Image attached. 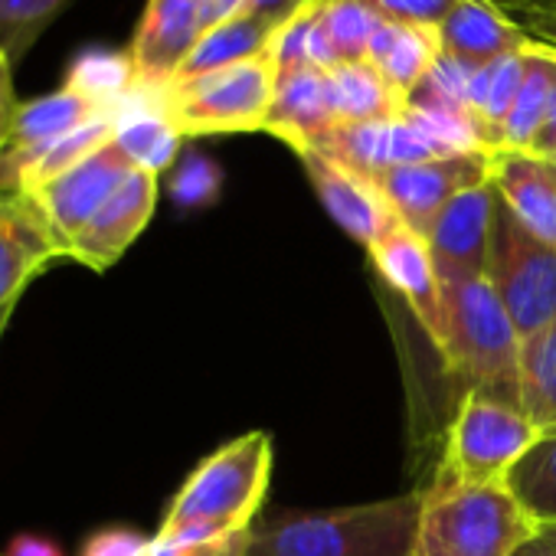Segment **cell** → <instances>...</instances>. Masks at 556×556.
I'll return each instance as SVG.
<instances>
[{
    "label": "cell",
    "mask_w": 556,
    "mask_h": 556,
    "mask_svg": "<svg viewBox=\"0 0 556 556\" xmlns=\"http://www.w3.org/2000/svg\"><path fill=\"white\" fill-rule=\"evenodd\" d=\"M4 556H63V553H60V546H56V543H50V540H43V536L27 533V536L11 540V546L4 549Z\"/></svg>",
    "instance_id": "obj_41"
},
{
    "label": "cell",
    "mask_w": 556,
    "mask_h": 556,
    "mask_svg": "<svg viewBox=\"0 0 556 556\" xmlns=\"http://www.w3.org/2000/svg\"><path fill=\"white\" fill-rule=\"evenodd\" d=\"M439 56H442V40L439 30L429 27H406V24L383 21L370 43V63L406 102L429 79Z\"/></svg>",
    "instance_id": "obj_22"
},
{
    "label": "cell",
    "mask_w": 556,
    "mask_h": 556,
    "mask_svg": "<svg viewBox=\"0 0 556 556\" xmlns=\"http://www.w3.org/2000/svg\"><path fill=\"white\" fill-rule=\"evenodd\" d=\"M543 536H546V540H549V543L556 546V527H549V530H543Z\"/></svg>",
    "instance_id": "obj_46"
},
{
    "label": "cell",
    "mask_w": 556,
    "mask_h": 556,
    "mask_svg": "<svg viewBox=\"0 0 556 556\" xmlns=\"http://www.w3.org/2000/svg\"><path fill=\"white\" fill-rule=\"evenodd\" d=\"M520 409L543 435L556 432V321L520 348Z\"/></svg>",
    "instance_id": "obj_29"
},
{
    "label": "cell",
    "mask_w": 556,
    "mask_h": 556,
    "mask_svg": "<svg viewBox=\"0 0 556 556\" xmlns=\"http://www.w3.org/2000/svg\"><path fill=\"white\" fill-rule=\"evenodd\" d=\"M102 115H115V112L89 102L86 96H79V92H73L66 86L50 92V96H43V99L21 102L11 144H8L4 157H0V170L34 157L37 151L50 148L53 141L73 135L76 128H83V125H89V122H96Z\"/></svg>",
    "instance_id": "obj_20"
},
{
    "label": "cell",
    "mask_w": 556,
    "mask_h": 556,
    "mask_svg": "<svg viewBox=\"0 0 556 556\" xmlns=\"http://www.w3.org/2000/svg\"><path fill=\"white\" fill-rule=\"evenodd\" d=\"M154 206H157V174L135 167L125 177V184L112 193V200L92 216V223L70 242L66 258H76L92 271H109L144 232V226L154 216Z\"/></svg>",
    "instance_id": "obj_15"
},
{
    "label": "cell",
    "mask_w": 556,
    "mask_h": 556,
    "mask_svg": "<svg viewBox=\"0 0 556 556\" xmlns=\"http://www.w3.org/2000/svg\"><path fill=\"white\" fill-rule=\"evenodd\" d=\"M325 24H328V37H331L338 60L364 63L370 60V43L383 17L367 0H325Z\"/></svg>",
    "instance_id": "obj_31"
},
{
    "label": "cell",
    "mask_w": 556,
    "mask_h": 556,
    "mask_svg": "<svg viewBox=\"0 0 556 556\" xmlns=\"http://www.w3.org/2000/svg\"><path fill=\"white\" fill-rule=\"evenodd\" d=\"M374 268L383 282L413 308L422 331L435 348L445 341V292L435 268V258L429 252L426 236L413 232L409 226L396 223L380 242L367 249Z\"/></svg>",
    "instance_id": "obj_12"
},
{
    "label": "cell",
    "mask_w": 556,
    "mask_h": 556,
    "mask_svg": "<svg viewBox=\"0 0 556 556\" xmlns=\"http://www.w3.org/2000/svg\"><path fill=\"white\" fill-rule=\"evenodd\" d=\"M501 197L494 184H478L465 193H458L429 226L426 242L435 258L442 282L455 278H481L488 275V255H491V236L497 219Z\"/></svg>",
    "instance_id": "obj_11"
},
{
    "label": "cell",
    "mask_w": 556,
    "mask_h": 556,
    "mask_svg": "<svg viewBox=\"0 0 556 556\" xmlns=\"http://www.w3.org/2000/svg\"><path fill=\"white\" fill-rule=\"evenodd\" d=\"M367 4L390 24L439 30L462 0H367Z\"/></svg>",
    "instance_id": "obj_33"
},
{
    "label": "cell",
    "mask_w": 556,
    "mask_h": 556,
    "mask_svg": "<svg viewBox=\"0 0 556 556\" xmlns=\"http://www.w3.org/2000/svg\"><path fill=\"white\" fill-rule=\"evenodd\" d=\"M520 507L543 530L556 527V432L540 435L504 478Z\"/></svg>",
    "instance_id": "obj_30"
},
{
    "label": "cell",
    "mask_w": 556,
    "mask_h": 556,
    "mask_svg": "<svg viewBox=\"0 0 556 556\" xmlns=\"http://www.w3.org/2000/svg\"><path fill=\"white\" fill-rule=\"evenodd\" d=\"M14 312H17V305H11V308L0 312V341H4V334H8V328H11V318H14Z\"/></svg>",
    "instance_id": "obj_45"
},
{
    "label": "cell",
    "mask_w": 556,
    "mask_h": 556,
    "mask_svg": "<svg viewBox=\"0 0 556 556\" xmlns=\"http://www.w3.org/2000/svg\"><path fill=\"white\" fill-rule=\"evenodd\" d=\"M422 491L334 510L289 514L255 530L249 556H409Z\"/></svg>",
    "instance_id": "obj_3"
},
{
    "label": "cell",
    "mask_w": 556,
    "mask_h": 556,
    "mask_svg": "<svg viewBox=\"0 0 556 556\" xmlns=\"http://www.w3.org/2000/svg\"><path fill=\"white\" fill-rule=\"evenodd\" d=\"M338 128L328 73L321 70H295L278 73L275 96L265 115L262 131L286 141L295 154L318 148Z\"/></svg>",
    "instance_id": "obj_17"
},
{
    "label": "cell",
    "mask_w": 556,
    "mask_h": 556,
    "mask_svg": "<svg viewBox=\"0 0 556 556\" xmlns=\"http://www.w3.org/2000/svg\"><path fill=\"white\" fill-rule=\"evenodd\" d=\"M299 161H302L318 200L331 213V219L351 239H357L364 249L380 242L400 223L396 213L390 210L383 190L374 180H367L364 174L338 164L334 157H328L321 151H302Z\"/></svg>",
    "instance_id": "obj_14"
},
{
    "label": "cell",
    "mask_w": 556,
    "mask_h": 556,
    "mask_svg": "<svg viewBox=\"0 0 556 556\" xmlns=\"http://www.w3.org/2000/svg\"><path fill=\"white\" fill-rule=\"evenodd\" d=\"M70 0H0V50L17 66Z\"/></svg>",
    "instance_id": "obj_32"
},
{
    "label": "cell",
    "mask_w": 556,
    "mask_h": 556,
    "mask_svg": "<svg viewBox=\"0 0 556 556\" xmlns=\"http://www.w3.org/2000/svg\"><path fill=\"white\" fill-rule=\"evenodd\" d=\"M271 478V435L245 432L206 455L174 494L157 540H210L252 530Z\"/></svg>",
    "instance_id": "obj_1"
},
{
    "label": "cell",
    "mask_w": 556,
    "mask_h": 556,
    "mask_svg": "<svg viewBox=\"0 0 556 556\" xmlns=\"http://www.w3.org/2000/svg\"><path fill=\"white\" fill-rule=\"evenodd\" d=\"M543 432L520 406L484 393H465L448 426L442 475L471 484H497Z\"/></svg>",
    "instance_id": "obj_6"
},
{
    "label": "cell",
    "mask_w": 556,
    "mask_h": 556,
    "mask_svg": "<svg viewBox=\"0 0 556 556\" xmlns=\"http://www.w3.org/2000/svg\"><path fill=\"white\" fill-rule=\"evenodd\" d=\"M553 83H556V47L530 40L523 83H520V89L514 96V105H510V112L504 118L497 151H530L533 148L536 135L543 128L546 109H549Z\"/></svg>",
    "instance_id": "obj_24"
},
{
    "label": "cell",
    "mask_w": 556,
    "mask_h": 556,
    "mask_svg": "<svg viewBox=\"0 0 556 556\" xmlns=\"http://www.w3.org/2000/svg\"><path fill=\"white\" fill-rule=\"evenodd\" d=\"M491 184L504 210L536 239L556 245V174L530 151H494Z\"/></svg>",
    "instance_id": "obj_18"
},
{
    "label": "cell",
    "mask_w": 556,
    "mask_h": 556,
    "mask_svg": "<svg viewBox=\"0 0 556 556\" xmlns=\"http://www.w3.org/2000/svg\"><path fill=\"white\" fill-rule=\"evenodd\" d=\"M533 40V37H530ZM530 47V43H527ZM527 47L504 53L494 63H484L475 70L471 86H468V112L475 115V122L484 131V141L491 151L501 148V128L504 118L514 105V96L523 83V70H527Z\"/></svg>",
    "instance_id": "obj_25"
},
{
    "label": "cell",
    "mask_w": 556,
    "mask_h": 556,
    "mask_svg": "<svg viewBox=\"0 0 556 556\" xmlns=\"http://www.w3.org/2000/svg\"><path fill=\"white\" fill-rule=\"evenodd\" d=\"M0 556H4V553H0Z\"/></svg>",
    "instance_id": "obj_48"
},
{
    "label": "cell",
    "mask_w": 556,
    "mask_h": 556,
    "mask_svg": "<svg viewBox=\"0 0 556 556\" xmlns=\"http://www.w3.org/2000/svg\"><path fill=\"white\" fill-rule=\"evenodd\" d=\"M328 89H331L338 128L390 122L406 112V99L393 92V86L380 76V70L370 60L338 63L328 73Z\"/></svg>",
    "instance_id": "obj_23"
},
{
    "label": "cell",
    "mask_w": 556,
    "mask_h": 556,
    "mask_svg": "<svg viewBox=\"0 0 556 556\" xmlns=\"http://www.w3.org/2000/svg\"><path fill=\"white\" fill-rule=\"evenodd\" d=\"M484 278L507 308L520 341L556 321V245L523 229L504 203L497 206Z\"/></svg>",
    "instance_id": "obj_7"
},
{
    "label": "cell",
    "mask_w": 556,
    "mask_h": 556,
    "mask_svg": "<svg viewBox=\"0 0 556 556\" xmlns=\"http://www.w3.org/2000/svg\"><path fill=\"white\" fill-rule=\"evenodd\" d=\"M491 154L494 151H458L432 161H416L393 167L377 177L390 210L403 226L426 236L435 216L465 190L491 180Z\"/></svg>",
    "instance_id": "obj_8"
},
{
    "label": "cell",
    "mask_w": 556,
    "mask_h": 556,
    "mask_svg": "<svg viewBox=\"0 0 556 556\" xmlns=\"http://www.w3.org/2000/svg\"><path fill=\"white\" fill-rule=\"evenodd\" d=\"M520 14H556V0H514Z\"/></svg>",
    "instance_id": "obj_44"
},
{
    "label": "cell",
    "mask_w": 556,
    "mask_h": 556,
    "mask_svg": "<svg viewBox=\"0 0 556 556\" xmlns=\"http://www.w3.org/2000/svg\"><path fill=\"white\" fill-rule=\"evenodd\" d=\"M546 161H549V167H553V174H556V151H553V154H549Z\"/></svg>",
    "instance_id": "obj_47"
},
{
    "label": "cell",
    "mask_w": 556,
    "mask_h": 556,
    "mask_svg": "<svg viewBox=\"0 0 556 556\" xmlns=\"http://www.w3.org/2000/svg\"><path fill=\"white\" fill-rule=\"evenodd\" d=\"M53 258H63V245L30 197L0 193V312L17 305Z\"/></svg>",
    "instance_id": "obj_16"
},
{
    "label": "cell",
    "mask_w": 556,
    "mask_h": 556,
    "mask_svg": "<svg viewBox=\"0 0 556 556\" xmlns=\"http://www.w3.org/2000/svg\"><path fill=\"white\" fill-rule=\"evenodd\" d=\"M514 556H556V546H553V543H549V540L540 533V536H533L527 546H520Z\"/></svg>",
    "instance_id": "obj_43"
},
{
    "label": "cell",
    "mask_w": 556,
    "mask_h": 556,
    "mask_svg": "<svg viewBox=\"0 0 556 556\" xmlns=\"http://www.w3.org/2000/svg\"><path fill=\"white\" fill-rule=\"evenodd\" d=\"M275 34H278V27H271V24L252 17V14L226 21V24H219V27H213V30H206L200 37L197 50L190 53V60L184 63L177 79H190V76H203V73H213V70H223V66L255 60V56L271 50Z\"/></svg>",
    "instance_id": "obj_26"
},
{
    "label": "cell",
    "mask_w": 556,
    "mask_h": 556,
    "mask_svg": "<svg viewBox=\"0 0 556 556\" xmlns=\"http://www.w3.org/2000/svg\"><path fill=\"white\" fill-rule=\"evenodd\" d=\"M308 4H315V0H249V11L252 17L271 24V27H282L289 24L299 11H305Z\"/></svg>",
    "instance_id": "obj_37"
},
{
    "label": "cell",
    "mask_w": 556,
    "mask_h": 556,
    "mask_svg": "<svg viewBox=\"0 0 556 556\" xmlns=\"http://www.w3.org/2000/svg\"><path fill=\"white\" fill-rule=\"evenodd\" d=\"M249 11V0H206V30L236 21Z\"/></svg>",
    "instance_id": "obj_40"
},
{
    "label": "cell",
    "mask_w": 556,
    "mask_h": 556,
    "mask_svg": "<svg viewBox=\"0 0 556 556\" xmlns=\"http://www.w3.org/2000/svg\"><path fill=\"white\" fill-rule=\"evenodd\" d=\"M312 151H321V154L334 157L338 164L364 174L374 184H377L380 174H387L393 167L416 164V161H432V157H442V154H458V151L442 148L435 138H429L416 122L406 118V112L400 118H390V122L334 128Z\"/></svg>",
    "instance_id": "obj_13"
},
{
    "label": "cell",
    "mask_w": 556,
    "mask_h": 556,
    "mask_svg": "<svg viewBox=\"0 0 556 556\" xmlns=\"http://www.w3.org/2000/svg\"><path fill=\"white\" fill-rule=\"evenodd\" d=\"M533 536L540 527L504 481L471 484L439 471L435 484L422 491L409 556H514Z\"/></svg>",
    "instance_id": "obj_2"
},
{
    "label": "cell",
    "mask_w": 556,
    "mask_h": 556,
    "mask_svg": "<svg viewBox=\"0 0 556 556\" xmlns=\"http://www.w3.org/2000/svg\"><path fill=\"white\" fill-rule=\"evenodd\" d=\"M442 53L468 66H484L530 43V34L514 24L497 0H462L439 27Z\"/></svg>",
    "instance_id": "obj_19"
},
{
    "label": "cell",
    "mask_w": 556,
    "mask_h": 556,
    "mask_svg": "<svg viewBox=\"0 0 556 556\" xmlns=\"http://www.w3.org/2000/svg\"><path fill=\"white\" fill-rule=\"evenodd\" d=\"M445 292V341L442 357L448 370L468 387L501 403L520 406V334L501 305L491 282L455 278L442 282Z\"/></svg>",
    "instance_id": "obj_4"
},
{
    "label": "cell",
    "mask_w": 556,
    "mask_h": 556,
    "mask_svg": "<svg viewBox=\"0 0 556 556\" xmlns=\"http://www.w3.org/2000/svg\"><path fill=\"white\" fill-rule=\"evenodd\" d=\"M148 546L151 540L131 530H102L86 543L83 556H148Z\"/></svg>",
    "instance_id": "obj_35"
},
{
    "label": "cell",
    "mask_w": 556,
    "mask_h": 556,
    "mask_svg": "<svg viewBox=\"0 0 556 556\" xmlns=\"http://www.w3.org/2000/svg\"><path fill=\"white\" fill-rule=\"evenodd\" d=\"M278 70L268 53L161 89V109L184 138L262 131Z\"/></svg>",
    "instance_id": "obj_5"
},
{
    "label": "cell",
    "mask_w": 556,
    "mask_h": 556,
    "mask_svg": "<svg viewBox=\"0 0 556 556\" xmlns=\"http://www.w3.org/2000/svg\"><path fill=\"white\" fill-rule=\"evenodd\" d=\"M255 530H239V533H223L210 540H193V543H177V540H151L148 556H249Z\"/></svg>",
    "instance_id": "obj_34"
},
{
    "label": "cell",
    "mask_w": 556,
    "mask_h": 556,
    "mask_svg": "<svg viewBox=\"0 0 556 556\" xmlns=\"http://www.w3.org/2000/svg\"><path fill=\"white\" fill-rule=\"evenodd\" d=\"M523 17H527L523 21V30L533 40H540L546 47H556V14H523Z\"/></svg>",
    "instance_id": "obj_42"
},
{
    "label": "cell",
    "mask_w": 556,
    "mask_h": 556,
    "mask_svg": "<svg viewBox=\"0 0 556 556\" xmlns=\"http://www.w3.org/2000/svg\"><path fill=\"white\" fill-rule=\"evenodd\" d=\"M268 56H271L278 73H295V70L331 73L341 60H338V53L331 47V37H328L325 0H315V4L299 11L289 24L278 27Z\"/></svg>",
    "instance_id": "obj_27"
},
{
    "label": "cell",
    "mask_w": 556,
    "mask_h": 556,
    "mask_svg": "<svg viewBox=\"0 0 556 556\" xmlns=\"http://www.w3.org/2000/svg\"><path fill=\"white\" fill-rule=\"evenodd\" d=\"M184 135L161 109V92L138 89L115 112V144L128 154L138 170L161 174L174 164Z\"/></svg>",
    "instance_id": "obj_21"
},
{
    "label": "cell",
    "mask_w": 556,
    "mask_h": 556,
    "mask_svg": "<svg viewBox=\"0 0 556 556\" xmlns=\"http://www.w3.org/2000/svg\"><path fill=\"white\" fill-rule=\"evenodd\" d=\"M213 187V177H210V167L206 164H190L177 174V184H174V197L180 203H200Z\"/></svg>",
    "instance_id": "obj_38"
},
{
    "label": "cell",
    "mask_w": 556,
    "mask_h": 556,
    "mask_svg": "<svg viewBox=\"0 0 556 556\" xmlns=\"http://www.w3.org/2000/svg\"><path fill=\"white\" fill-rule=\"evenodd\" d=\"M203 34L206 0H148L128 47L138 86L154 92L167 89L180 76Z\"/></svg>",
    "instance_id": "obj_10"
},
{
    "label": "cell",
    "mask_w": 556,
    "mask_h": 556,
    "mask_svg": "<svg viewBox=\"0 0 556 556\" xmlns=\"http://www.w3.org/2000/svg\"><path fill=\"white\" fill-rule=\"evenodd\" d=\"M63 86L86 96L89 102L109 109V112H118L141 89L128 50L125 53H115V50H86V53H79L70 63V73H66Z\"/></svg>",
    "instance_id": "obj_28"
},
{
    "label": "cell",
    "mask_w": 556,
    "mask_h": 556,
    "mask_svg": "<svg viewBox=\"0 0 556 556\" xmlns=\"http://www.w3.org/2000/svg\"><path fill=\"white\" fill-rule=\"evenodd\" d=\"M17 112H21V102L14 96V63L8 60L4 50H0V157H4V151L11 144Z\"/></svg>",
    "instance_id": "obj_36"
},
{
    "label": "cell",
    "mask_w": 556,
    "mask_h": 556,
    "mask_svg": "<svg viewBox=\"0 0 556 556\" xmlns=\"http://www.w3.org/2000/svg\"><path fill=\"white\" fill-rule=\"evenodd\" d=\"M556 151V83H553V96H549V109H546V118H543V128L530 148V154L536 157H549Z\"/></svg>",
    "instance_id": "obj_39"
},
{
    "label": "cell",
    "mask_w": 556,
    "mask_h": 556,
    "mask_svg": "<svg viewBox=\"0 0 556 556\" xmlns=\"http://www.w3.org/2000/svg\"><path fill=\"white\" fill-rule=\"evenodd\" d=\"M131 170H135V164L112 138L105 148L89 154L83 164L70 167L66 174L53 177L50 184L37 187L34 193H24V197H30V203L40 210L43 223L63 245V258H66L70 242L92 223V216L112 200V193L125 184V177Z\"/></svg>",
    "instance_id": "obj_9"
}]
</instances>
